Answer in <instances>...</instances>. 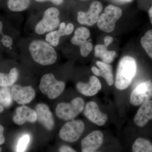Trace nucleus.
I'll use <instances>...</instances> for the list:
<instances>
[{
  "label": "nucleus",
  "mask_w": 152,
  "mask_h": 152,
  "mask_svg": "<svg viewBox=\"0 0 152 152\" xmlns=\"http://www.w3.org/2000/svg\"><path fill=\"white\" fill-rule=\"evenodd\" d=\"M1 42L3 45L7 48H11L13 44L12 38L10 36L4 34L2 35Z\"/></svg>",
  "instance_id": "obj_28"
},
{
  "label": "nucleus",
  "mask_w": 152,
  "mask_h": 152,
  "mask_svg": "<svg viewBox=\"0 0 152 152\" xmlns=\"http://www.w3.org/2000/svg\"><path fill=\"white\" fill-rule=\"evenodd\" d=\"M31 0H7L9 10L14 12H20L25 10L29 7Z\"/></svg>",
  "instance_id": "obj_22"
},
{
  "label": "nucleus",
  "mask_w": 152,
  "mask_h": 152,
  "mask_svg": "<svg viewBox=\"0 0 152 152\" xmlns=\"http://www.w3.org/2000/svg\"><path fill=\"white\" fill-rule=\"evenodd\" d=\"M28 49L32 58L39 64L52 65L56 61L58 56L54 47L46 41L34 40L30 42Z\"/></svg>",
  "instance_id": "obj_1"
},
{
  "label": "nucleus",
  "mask_w": 152,
  "mask_h": 152,
  "mask_svg": "<svg viewBox=\"0 0 152 152\" xmlns=\"http://www.w3.org/2000/svg\"><path fill=\"white\" fill-rule=\"evenodd\" d=\"M103 6L100 2L96 1L91 4L87 12L80 11L78 13L77 20L80 24L92 26L97 22Z\"/></svg>",
  "instance_id": "obj_9"
},
{
  "label": "nucleus",
  "mask_w": 152,
  "mask_h": 152,
  "mask_svg": "<svg viewBox=\"0 0 152 152\" xmlns=\"http://www.w3.org/2000/svg\"><path fill=\"white\" fill-rule=\"evenodd\" d=\"M2 151V149H1V147H0V152H1Z\"/></svg>",
  "instance_id": "obj_38"
},
{
  "label": "nucleus",
  "mask_w": 152,
  "mask_h": 152,
  "mask_svg": "<svg viewBox=\"0 0 152 152\" xmlns=\"http://www.w3.org/2000/svg\"><path fill=\"white\" fill-rule=\"evenodd\" d=\"M137 63L133 57L126 56L120 60L117 68L115 86L117 89L127 88L132 81L137 72Z\"/></svg>",
  "instance_id": "obj_2"
},
{
  "label": "nucleus",
  "mask_w": 152,
  "mask_h": 152,
  "mask_svg": "<svg viewBox=\"0 0 152 152\" xmlns=\"http://www.w3.org/2000/svg\"><path fill=\"white\" fill-rule=\"evenodd\" d=\"M96 64L99 69L93 66L91 70L94 74L96 76L103 77L109 86H113L114 80L111 66L99 61H97Z\"/></svg>",
  "instance_id": "obj_17"
},
{
  "label": "nucleus",
  "mask_w": 152,
  "mask_h": 152,
  "mask_svg": "<svg viewBox=\"0 0 152 152\" xmlns=\"http://www.w3.org/2000/svg\"><path fill=\"white\" fill-rule=\"evenodd\" d=\"M132 151L133 152H152V143L146 139L139 138L133 143Z\"/></svg>",
  "instance_id": "obj_21"
},
{
  "label": "nucleus",
  "mask_w": 152,
  "mask_h": 152,
  "mask_svg": "<svg viewBox=\"0 0 152 152\" xmlns=\"http://www.w3.org/2000/svg\"><path fill=\"white\" fill-rule=\"evenodd\" d=\"M76 87L79 92L86 96H95L102 88V84L99 80L94 76L90 77L88 83L78 82L76 84Z\"/></svg>",
  "instance_id": "obj_15"
},
{
  "label": "nucleus",
  "mask_w": 152,
  "mask_h": 152,
  "mask_svg": "<svg viewBox=\"0 0 152 152\" xmlns=\"http://www.w3.org/2000/svg\"><path fill=\"white\" fill-rule=\"evenodd\" d=\"M74 29H75V27H74V26L73 24L69 23L66 25L65 28L64 29L65 36L69 35L71 34L74 31Z\"/></svg>",
  "instance_id": "obj_29"
},
{
  "label": "nucleus",
  "mask_w": 152,
  "mask_h": 152,
  "mask_svg": "<svg viewBox=\"0 0 152 152\" xmlns=\"http://www.w3.org/2000/svg\"><path fill=\"white\" fill-rule=\"evenodd\" d=\"M35 1L39 2H44L47 1H50L56 5H60L64 1V0H35Z\"/></svg>",
  "instance_id": "obj_32"
},
{
  "label": "nucleus",
  "mask_w": 152,
  "mask_h": 152,
  "mask_svg": "<svg viewBox=\"0 0 152 152\" xmlns=\"http://www.w3.org/2000/svg\"><path fill=\"white\" fill-rule=\"evenodd\" d=\"M85 107V102L82 98L77 97L71 102H61L57 105L56 113L58 118L64 121L74 120L82 113Z\"/></svg>",
  "instance_id": "obj_3"
},
{
  "label": "nucleus",
  "mask_w": 152,
  "mask_h": 152,
  "mask_svg": "<svg viewBox=\"0 0 152 152\" xmlns=\"http://www.w3.org/2000/svg\"><path fill=\"white\" fill-rule=\"evenodd\" d=\"M115 1L119 2L125 3L130 2L132 0H115Z\"/></svg>",
  "instance_id": "obj_36"
},
{
  "label": "nucleus",
  "mask_w": 152,
  "mask_h": 152,
  "mask_svg": "<svg viewBox=\"0 0 152 152\" xmlns=\"http://www.w3.org/2000/svg\"><path fill=\"white\" fill-rule=\"evenodd\" d=\"M122 15V11L120 8L112 5L108 6L105 9L104 13L99 16L97 22L98 27L105 32H111Z\"/></svg>",
  "instance_id": "obj_6"
},
{
  "label": "nucleus",
  "mask_w": 152,
  "mask_h": 152,
  "mask_svg": "<svg viewBox=\"0 0 152 152\" xmlns=\"http://www.w3.org/2000/svg\"><path fill=\"white\" fill-rule=\"evenodd\" d=\"M152 120V100H149L141 105L136 114L134 121L138 126L143 127Z\"/></svg>",
  "instance_id": "obj_16"
},
{
  "label": "nucleus",
  "mask_w": 152,
  "mask_h": 152,
  "mask_svg": "<svg viewBox=\"0 0 152 152\" xmlns=\"http://www.w3.org/2000/svg\"><path fill=\"white\" fill-rule=\"evenodd\" d=\"M104 134L100 131L96 130L90 133L82 140L81 142L82 151H96L102 145Z\"/></svg>",
  "instance_id": "obj_12"
},
{
  "label": "nucleus",
  "mask_w": 152,
  "mask_h": 152,
  "mask_svg": "<svg viewBox=\"0 0 152 152\" xmlns=\"http://www.w3.org/2000/svg\"><path fill=\"white\" fill-rule=\"evenodd\" d=\"M4 108L1 105V104H0V113H3V112L4 111Z\"/></svg>",
  "instance_id": "obj_37"
},
{
  "label": "nucleus",
  "mask_w": 152,
  "mask_h": 152,
  "mask_svg": "<svg viewBox=\"0 0 152 152\" xmlns=\"http://www.w3.org/2000/svg\"><path fill=\"white\" fill-rule=\"evenodd\" d=\"M85 129L84 123L81 120H72L66 123L61 128L59 136L64 141L74 142L80 138Z\"/></svg>",
  "instance_id": "obj_7"
},
{
  "label": "nucleus",
  "mask_w": 152,
  "mask_h": 152,
  "mask_svg": "<svg viewBox=\"0 0 152 152\" xmlns=\"http://www.w3.org/2000/svg\"><path fill=\"white\" fill-rule=\"evenodd\" d=\"M18 76V70L15 67L12 68L8 74L0 72V87H10L14 86Z\"/></svg>",
  "instance_id": "obj_19"
},
{
  "label": "nucleus",
  "mask_w": 152,
  "mask_h": 152,
  "mask_svg": "<svg viewBox=\"0 0 152 152\" xmlns=\"http://www.w3.org/2000/svg\"><path fill=\"white\" fill-rule=\"evenodd\" d=\"M13 100L19 104L30 103L36 96V92L31 86H22L15 85L11 90Z\"/></svg>",
  "instance_id": "obj_10"
},
{
  "label": "nucleus",
  "mask_w": 152,
  "mask_h": 152,
  "mask_svg": "<svg viewBox=\"0 0 152 152\" xmlns=\"http://www.w3.org/2000/svg\"><path fill=\"white\" fill-rule=\"evenodd\" d=\"M80 53L82 56L86 57L92 50L93 45L91 43L87 41L80 47Z\"/></svg>",
  "instance_id": "obj_27"
},
{
  "label": "nucleus",
  "mask_w": 152,
  "mask_h": 152,
  "mask_svg": "<svg viewBox=\"0 0 152 152\" xmlns=\"http://www.w3.org/2000/svg\"><path fill=\"white\" fill-rule=\"evenodd\" d=\"M59 151L61 152H75L76 151L72 148L67 145H63L59 149Z\"/></svg>",
  "instance_id": "obj_30"
},
{
  "label": "nucleus",
  "mask_w": 152,
  "mask_h": 152,
  "mask_svg": "<svg viewBox=\"0 0 152 152\" xmlns=\"http://www.w3.org/2000/svg\"><path fill=\"white\" fill-rule=\"evenodd\" d=\"M61 37L58 30L56 29L48 33L45 36V41L52 46L56 47L58 45Z\"/></svg>",
  "instance_id": "obj_25"
},
{
  "label": "nucleus",
  "mask_w": 152,
  "mask_h": 152,
  "mask_svg": "<svg viewBox=\"0 0 152 152\" xmlns=\"http://www.w3.org/2000/svg\"><path fill=\"white\" fill-rule=\"evenodd\" d=\"M113 38L110 36H107L104 39V45L107 47H108L113 42Z\"/></svg>",
  "instance_id": "obj_33"
},
{
  "label": "nucleus",
  "mask_w": 152,
  "mask_h": 152,
  "mask_svg": "<svg viewBox=\"0 0 152 152\" xmlns=\"http://www.w3.org/2000/svg\"><path fill=\"white\" fill-rule=\"evenodd\" d=\"M152 98V82H143L136 87L130 95L129 102L134 106H141Z\"/></svg>",
  "instance_id": "obj_8"
},
{
  "label": "nucleus",
  "mask_w": 152,
  "mask_h": 152,
  "mask_svg": "<svg viewBox=\"0 0 152 152\" xmlns=\"http://www.w3.org/2000/svg\"><path fill=\"white\" fill-rule=\"evenodd\" d=\"M31 137L29 134H26L19 140L17 146V152H24L26 149L30 142Z\"/></svg>",
  "instance_id": "obj_26"
},
{
  "label": "nucleus",
  "mask_w": 152,
  "mask_h": 152,
  "mask_svg": "<svg viewBox=\"0 0 152 152\" xmlns=\"http://www.w3.org/2000/svg\"><path fill=\"white\" fill-rule=\"evenodd\" d=\"M3 24L2 22L0 20V35H2L3 33ZM1 41V40H0Z\"/></svg>",
  "instance_id": "obj_35"
},
{
  "label": "nucleus",
  "mask_w": 152,
  "mask_h": 152,
  "mask_svg": "<svg viewBox=\"0 0 152 152\" xmlns=\"http://www.w3.org/2000/svg\"><path fill=\"white\" fill-rule=\"evenodd\" d=\"M64 82L58 80L53 74H45L42 77L39 88L41 92L50 99H54L60 96L65 88Z\"/></svg>",
  "instance_id": "obj_5"
},
{
  "label": "nucleus",
  "mask_w": 152,
  "mask_h": 152,
  "mask_svg": "<svg viewBox=\"0 0 152 152\" xmlns=\"http://www.w3.org/2000/svg\"><path fill=\"white\" fill-rule=\"evenodd\" d=\"M149 15L150 20L152 25V5L149 10Z\"/></svg>",
  "instance_id": "obj_34"
},
{
  "label": "nucleus",
  "mask_w": 152,
  "mask_h": 152,
  "mask_svg": "<svg viewBox=\"0 0 152 152\" xmlns=\"http://www.w3.org/2000/svg\"><path fill=\"white\" fill-rule=\"evenodd\" d=\"M83 110L85 117L97 126H103L108 119L107 114L101 111L97 104L92 101L87 103Z\"/></svg>",
  "instance_id": "obj_11"
},
{
  "label": "nucleus",
  "mask_w": 152,
  "mask_h": 152,
  "mask_svg": "<svg viewBox=\"0 0 152 152\" xmlns=\"http://www.w3.org/2000/svg\"><path fill=\"white\" fill-rule=\"evenodd\" d=\"M91 35L88 29L84 27L77 28L75 31V35L71 39V43L73 45L80 47L86 42Z\"/></svg>",
  "instance_id": "obj_20"
},
{
  "label": "nucleus",
  "mask_w": 152,
  "mask_h": 152,
  "mask_svg": "<svg viewBox=\"0 0 152 152\" xmlns=\"http://www.w3.org/2000/svg\"><path fill=\"white\" fill-rule=\"evenodd\" d=\"M37 121L47 130L52 131L55 126L53 116L48 106L43 103L38 104L36 107Z\"/></svg>",
  "instance_id": "obj_13"
},
{
  "label": "nucleus",
  "mask_w": 152,
  "mask_h": 152,
  "mask_svg": "<svg viewBox=\"0 0 152 152\" xmlns=\"http://www.w3.org/2000/svg\"><path fill=\"white\" fill-rule=\"evenodd\" d=\"M37 120L35 110L24 105L17 108L15 115L13 117L14 123L18 126L24 124L26 122L34 124Z\"/></svg>",
  "instance_id": "obj_14"
},
{
  "label": "nucleus",
  "mask_w": 152,
  "mask_h": 152,
  "mask_svg": "<svg viewBox=\"0 0 152 152\" xmlns=\"http://www.w3.org/2000/svg\"><path fill=\"white\" fill-rule=\"evenodd\" d=\"M13 99L9 87L0 88V104L4 108H9L12 104Z\"/></svg>",
  "instance_id": "obj_23"
},
{
  "label": "nucleus",
  "mask_w": 152,
  "mask_h": 152,
  "mask_svg": "<svg viewBox=\"0 0 152 152\" xmlns=\"http://www.w3.org/2000/svg\"><path fill=\"white\" fill-rule=\"evenodd\" d=\"M141 44L147 54L152 59V30L146 32L141 38Z\"/></svg>",
  "instance_id": "obj_24"
},
{
  "label": "nucleus",
  "mask_w": 152,
  "mask_h": 152,
  "mask_svg": "<svg viewBox=\"0 0 152 152\" xmlns=\"http://www.w3.org/2000/svg\"><path fill=\"white\" fill-rule=\"evenodd\" d=\"M4 127L0 125V145L4 143L5 142V138L4 135Z\"/></svg>",
  "instance_id": "obj_31"
},
{
  "label": "nucleus",
  "mask_w": 152,
  "mask_h": 152,
  "mask_svg": "<svg viewBox=\"0 0 152 152\" xmlns=\"http://www.w3.org/2000/svg\"><path fill=\"white\" fill-rule=\"evenodd\" d=\"M60 11L54 7L49 8L44 12L42 18L37 23L35 31L37 34L43 35L56 29L60 23Z\"/></svg>",
  "instance_id": "obj_4"
},
{
  "label": "nucleus",
  "mask_w": 152,
  "mask_h": 152,
  "mask_svg": "<svg viewBox=\"0 0 152 152\" xmlns=\"http://www.w3.org/2000/svg\"><path fill=\"white\" fill-rule=\"evenodd\" d=\"M115 55V52L108 50L107 47L104 45H99L95 47V56L100 58L102 62L106 64L113 62Z\"/></svg>",
  "instance_id": "obj_18"
}]
</instances>
